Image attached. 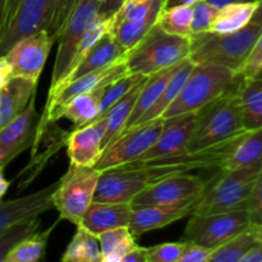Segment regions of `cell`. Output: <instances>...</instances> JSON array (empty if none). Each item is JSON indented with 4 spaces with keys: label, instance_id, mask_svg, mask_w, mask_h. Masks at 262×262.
Instances as JSON below:
<instances>
[{
    "label": "cell",
    "instance_id": "cell-1",
    "mask_svg": "<svg viewBox=\"0 0 262 262\" xmlns=\"http://www.w3.org/2000/svg\"><path fill=\"white\" fill-rule=\"evenodd\" d=\"M262 37L261 8L256 10L247 26L232 33L202 32L191 37L188 58L194 64L211 63L238 72L245 59Z\"/></svg>",
    "mask_w": 262,
    "mask_h": 262
},
{
    "label": "cell",
    "instance_id": "cell-21",
    "mask_svg": "<svg viewBox=\"0 0 262 262\" xmlns=\"http://www.w3.org/2000/svg\"><path fill=\"white\" fill-rule=\"evenodd\" d=\"M104 136L105 123L102 119L95 120L69 132L66 146L71 164L95 168L104 151Z\"/></svg>",
    "mask_w": 262,
    "mask_h": 262
},
{
    "label": "cell",
    "instance_id": "cell-24",
    "mask_svg": "<svg viewBox=\"0 0 262 262\" xmlns=\"http://www.w3.org/2000/svg\"><path fill=\"white\" fill-rule=\"evenodd\" d=\"M125 54H127V50L123 49L120 45H118V43L113 40L112 36L109 35V32L106 31V32L99 38V41L90 49V51L87 53V55L84 56L83 60H82L71 73L67 74V76L61 79L60 83L54 89V91L48 94V96H51L59 87L64 86V84L69 83V82L74 81V79L79 78V77L84 76V74L90 73V72H94L96 71V69H100L102 68V67L107 66V64H112L113 61L125 56Z\"/></svg>",
    "mask_w": 262,
    "mask_h": 262
},
{
    "label": "cell",
    "instance_id": "cell-27",
    "mask_svg": "<svg viewBox=\"0 0 262 262\" xmlns=\"http://www.w3.org/2000/svg\"><path fill=\"white\" fill-rule=\"evenodd\" d=\"M194 63L189 58L184 59L181 63L177 66L176 71L173 72L171 77L169 78V81L166 82L165 87H164L163 92L159 96V99L154 102L152 106L137 120L135 125L138 124H145V123L151 122L154 119H159L161 118L163 113L165 112L169 107V105L176 100V97L178 96V94L181 92L182 87H183L184 82L188 78L189 73L193 69Z\"/></svg>",
    "mask_w": 262,
    "mask_h": 262
},
{
    "label": "cell",
    "instance_id": "cell-12",
    "mask_svg": "<svg viewBox=\"0 0 262 262\" xmlns=\"http://www.w3.org/2000/svg\"><path fill=\"white\" fill-rule=\"evenodd\" d=\"M101 4L96 0H79L68 19L66 20L58 35V51H56L55 61L51 74V83L49 94L55 89L66 74L74 53L77 50L82 36L86 32L90 23L97 17L100 13Z\"/></svg>",
    "mask_w": 262,
    "mask_h": 262
},
{
    "label": "cell",
    "instance_id": "cell-23",
    "mask_svg": "<svg viewBox=\"0 0 262 262\" xmlns=\"http://www.w3.org/2000/svg\"><path fill=\"white\" fill-rule=\"evenodd\" d=\"M130 216L132 206L129 202H92L79 225L92 234L100 235L115 228L128 227Z\"/></svg>",
    "mask_w": 262,
    "mask_h": 262
},
{
    "label": "cell",
    "instance_id": "cell-15",
    "mask_svg": "<svg viewBox=\"0 0 262 262\" xmlns=\"http://www.w3.org/2000/svg\"><path fill=\"white\" fill-rule=\"evenodd\" d=\"M56 38L46 30L20 38L5 54L12 67L13 77L38 83L48 56Z\"/></svg>",
    "mask_w": 262,
    "mask_h": 262
},
{
    "label": "cell",
    "instance_id": "cell-16",
    "mask_svg": "<svg viewBox=\"0 0 262 262\" xmlns=\"http://www.w3.org/2000/svg\"><path fill=\"white\" fill-rule=\"evenodd\" d=\"M161 179L151 169H109L100 173L94 202H130L154 182Z\"/></svg>",
    "mask_w": 262,
    "mask_h": 262
},
{
    "label": "cell",
    "instance_id": "cell-44",
    "mask_svg": "<svg viewBox=\"0 0 262 262\" xmlns=\"http://www.w3.org/2000/svg\"><path fill=\"white\" fill-rule=\"evenodd\" d=\"M79 0H56L55 10H54V17L51 20V25L49 27L48 32L55 38H58L59 32H60L61 27L64 26L66 20L68 19L69 14L72 10L76 8L78 4Z\"/></svg>",
    "mask_w": 262,
    "mask_h": 262
},
{
    "label": "cell",
    "instance_id": "cell-54",
    "mask_svg": "<svg viewBox=\"0 0 262 262\" xmlns=\"http://www.w3.org/2000/svg\"><path fill=\"white\" fill-rule=\"evenodd\" d=\"M5 2H7V0H0V20H2V15H3V12H4Z\"/></svg>",
    "mask_w": 262,
    "mask_h": 262
},
{
    "label": "cell",
    "instance_id": "cell-49",
    "mask_svg": "<svg viewBox=\"0 0 262 262\" xmlns=\"http://www.w3.org/2000/svg\"><path fill=\"white\" fill-rule=\"evenodd\" d=\"M122 2L123 0H104L101 3V7H100V14L106 18L112 17L117 12L118 8L120 7Z\"/></svg>",
    "mask_w": 262,
    "mask_h": 262
},
{
    "label": "cell",
    "instance_id": "cell-6",
    "mask_svg": "<svg viewBox=\"0 0 262 262\" xmlns=\"http://www.w3.org/2000/svg\"><path fill=\"white\" fill-rule=\"evenodd\" d=\"M100 173L95 168L69 165L51 194L53 209L59 212V222L68 220L76 227L81 224L84 212L94 202Z\"/></svg>",
    "mask_w": 262,
    "mask_h": 262
},
{
    "label": "cell",
    "instance_id": "cell-35",
    "mask_svg": "<svg viewBox=\"0 0 262 262\" xmlns=\"http://www.w3.org/2000/svg\"><path fill=\"white\" fill-rule=\"evenodd\" d=\"M56 220L49 229L37 230L14 246L3 262H45L46 247L54 228L58 225Z\"/></svg>",
    "mask_w": 262,
    "mask_h": 262
},
{
    "label": "cell",
    "instance_id": "cell-8",
    "mask_svg": "<svg viewBox=\"0 0 262 262\" xmlns=\"http://www.w3.org/2000/svg\"><path fill=\"white\" fill-rule=\"evenodd\" d=\"M252 224L246 210L215 214H193L189 216L182 241L215 250L242 233Z\"/></svg>",
    "mask_w": 262,
    "mask_h": 262
},
{
    "label": "cell",
    "instance_id": "cell-48",
    "mask_svg": "<svg viewBox=\"0 0 262 262\" xmlns=\"http://www.w3.org/2000/svg\"><path fill=\"white\" fill-rule=\"evenodd\" d=\"M19 3L20 0H7V2H5L4 12H3L2 20H0V31H2L3 28L9 23V20L12 19L13 14H14L15 10H17Z\"/></svg>",
    "mask_w": 262,
    "mask_h": 262
},
{
    "label": "cell",
    "instance_id": "cell-4",
    "mask_svg": "<svg viewBox=\"0 0 262 262\" xmlns=\"http://www.w3.org/2000/svg\"><path fill=\"white\" fill-rule=\"evenodd\" d=\"M191 38L166 33L158 25L125 54L128 73L148 77L189 56Z\"/></svg>",
    "mask_w": 262,
    "mask_h": 262
},
{
    "label": "cell",
    "instance_id": "cell-46",
    "mask_svg": "<svg viewBox=\"0 0 262 262\" xmlns=\"http://www.w3.org/2000/svg\"><path fill=\"white\" fill-rule=\"evenodd\" d=\"M211 252V248H205L187 242L186 251L177 262H207Z\"/></svg>",
    "mask_w": 262,
    "mask_h": 262
},
{
    "label": "cell",
    "instance_id": "cell-43",
    "mask_svg": "<svg viewBox=\"0 0 262 262\" xmlns=\"http://www.w3.org/2000/svg\"><path fill=\"white\" fill-rule=\"evenodd\" d=\"M262 176L253 184L247 200L245 210L248 212L252 224L262 225Z\"/></svg>",
    "mask_w": 262,
    "mask_h": 262
},
{
    "label": "cell",
    "instance_id": "cell-55",
    "mask_svg": "<svg viewBox=\"0 0 262 262\" xmlns=\"http://www.w3.org/2000/svg\"><path fill=\"white\" fill-rule=\"evenodd\" d=\"M96 2H97V3H100V4H101V3L104 2V0H96Z\"/></svg>",
    "mask_w": 262,
    "mask_h": 262
},
{
    "label": "cell",
    "instance_id": "cell-28",
    "mask_svg": "<svg viewBox=\"0 0 262 262\" xmlns=\"http://www.w3.org/2000/svg\"><path fill=\"white\" fill-rule=\"evenodd\" d=\"M258 163H262V128L242 133L220 168L239 169Z\"/></svg>",
    "mask_w": 262,
    "mask_h": 262
},
{
    "label": "cell",
    "instance_id": "cell-2",
    "mask_svg": "<svg viewBox=\"0 0 262 262\" xmlns=\"http://www.w3.org/2000/svg\"><path fill=\"white\" fill-rule=\"evenodd\" d=\"M242 83V77L232 69L211 63L194 64L181 92L163 113L161 119L199 112L217 97L239 90Z\"/></svg>",
    "mask_w": 262,
    "mask_h": 262
},
{
    "label": "cell",
    "instance_id": "cell-42",
    "mask_svg": "<svg viewBox=\"0 0 262 262\" xmlns=\"http://www.w3.org/2000/svg\"><path fill=\"white\" fill-rule=\"evenodd\" d=\"M243 81L260 79L262 74V37L256 42L238 71Z\"/></svg>",
    "mask_w": 262,
    "mask_h": 262
},
{
    "label": "cell",
    "instance_id": "cell-41",
    "mask_svg": "<svg viewBox=\"0 0 262 262\" xmlns=\"http://www.w3.org/2000/svg\"><path fill=\"white\" fill-rule=\"evenodd\" d=\"M217 9L205 0H199L192 5V35L207 32L216 15Z\"/></svg>",
    "mask_w": 262,
    "mask_h": 262
},
{
    "label": "cell",
    "instance_id": "cell-47",
    "mask_svg": "<svg viewBox=\"0 0 262 262\" xmlns=\"http://www.w3.org/2000/svg\"><path fill=\"white\" fill-rule=\"evenodd\" d=\"M12 78V67H10L9 61L7 60L4 55L0 56V91L9 83Z\"/></svg>",
    "mask_w": 262,
    "mask_h": 262
},
{
    "label": "cell",
    "instance_id": "cell-39",
    "mask_svg": "<svg viewBox=\"0 0 262 262\" xmlns=\"http://www.w3.org/2000/svg\"><path fill=\"white\" fill-rule=\"evenodd\" d=\"M97 237H99L102 256L109 255V253L125 256L137 246L136 238L130 234L128 227L115 228V229L101 233Z\"/></svg>",
    "mask_w": 262,
    "mask_h": 262
},
{
    "label": "cell",
    "instance_id": "cell-40",
    "mask_svg": "<svg viewBox=\"0 0 262 262\" xmlns=\"http://www.w3.org/2000/svg\"><path fill=\"white\" fill-rule=\"evenodd\" d=\"M187 248V242H168L147 247V262H177Z\"/></svg>",
    "mask_w": 262,
    "mask_h": 262
},
{
    "label": "cell",
    "instance_id": "cell-52",
    "mask_svg": "<svg viewBox=\"0 0 262 262\" xmlns=\"http://www.w3.org/2000/svg\"><path fill=\"white\" fill-rule=\"evenodd\" d=\"M10 182L7 181L4 177V173H3V168H0V202L3 201L4 196L7 194L8 189H9Z\"/></svg>",
    "mask_w": 262,
    "mask_h": 262
},
{
    "label": "cell",
    "instance_id": "cell-50",
    "mask_svg": "<svg viewBox=\"0 0 262 262\" xmlns=\"http://www.w3.org/2000/svg\"><path fill=\"white\" fill-rule=\"evenodd\" d=\"M238 262H262V245L252 248Z\"/></svg>",
    "mask_w": 262,
    "mask_h": 262
},
{
    "label": "cell",
    "instance_id": "cell-51",
    "mask_svg": "<svg viewBox=\"0 0 262 262\" xmlns=\"http://www.w3.org/2000/svg\"><path fill=\"white\" fill-rule=\"evenodd\" d=\"M205 2L209 3L210 5L215 7L216 9H220V8L225 7V5L238 4V3H253L258 2V0H205Z\"/></svg>",
    "mask_w": 262,
    "mask_h": 262
},
{
    "label": "cell",
    "instance_id": "cell-14",
    "mask_svg": "<svg viewBox=\"0 0 262 262\" xmlns=\"http://www.w3.org/2000/svg\"><path fill=\"white\" fill-rule=\"evenodd\" d=\"M206 181L199 176L177 173L154 182L136 194L129 202L132 209L155 205H170L196 199L204 191Z\"/></svg>",
    "mask_w": 262,
    "mask_h": 262
},
{
    "label": "cell",
    "instance_id": "cell-20",
    "mask_svg": "<svg viewBox=\"0 0 262 262\" xmlns=\"http://www.w3.org/2000/svg\"><path fill=\"white\" fill-rule=\"evenodd\" d=\"M68 133L56 125V122L49 123L41 132L36 133L32 145V154L28 165L15 177L19 181V189L30 186L33 179L41 173L51 158L66 146Z\"/></svg>",
    "mask_w": 262,
    "mask_h": 262
},
{
    "label": "cell",
    "instance_id": "cell-25",
    "mask_svg": "<svg viewBox=\"0 0 262 262\" xmlns=\"http://www.w3.org/2000/svg\"><path fill=\"white\" fill-rule=\"evenodd\" d=\"M36 89L35 82L13 77L0 91V130L26 109L31 96L37 91Z\"/></svg>",
    "mask_w": 262,
    "mask_h": 262
},
{
    "label": "cell",
    "instance_id": "cell-19",
    "mask_svg": "<svg viewBox=\"0 0 262 262\" xmlns=\"http://www.w3.org/2000/svg\"><path fill=\"white\" fill-rule=\"evenodd\" d=\"M194 119L196 113L163 119V129L154 145L135 161H147L186 151L193 130Z\"/></svg>",
    "mask_w": 262,
    "mask_h": 262
},
{
    "label": "cell",
    "instance_id": "cell-30",
    "mask_svg": "<svg viewBox=\"0 0 262 262\" xmlns=\"http://www.w3.org/2000/svg\"><path fill=\"white\" fill-rule=\"evenodd\" d=\"M146 79L142 83L136 86L132 91L128 92L123 99L115 102L101 118H99V119L104 120L105 123V136L104 141H102V148H105L109 143H112L125 129L128 119H129L130 114L133 112V107H135L136 100H137Z\"/></svg>",
    "mask_w": 262,
    "mask_h": 262
},
{
    "label": "cell",
    "instance_id": "cell-26",
    "mask_svg": "<svg viewBox=\"0 0 262 262\" xmlns=\"http://www.w3.org/2000/svg\"><path fill=\"white\" fill-rule=\"evenodd\" d=\"M262 245V225L250 227L232 239L212 250L207 262H238L256 246Z\"/></svg>",
    "mask_w": 262,
    "mask_h": 262
},
{
    "label": "cell",
    "instance_id": "cell-37",
    "mask_svg": "<svg viewBox=\"0 0 262 262\" xmlns=\"http://www.w3.org/2000/svg\"><path fill=\"white\" fill-rule=\"evenodd\" d=\"M146 78H147V77L141 76V74L127 73L124 74V76L119 77L118 79H115V81H113L112 83L107 84V86L105 87L104 92H102L101 99H100L99 117H97V119L101 118L102 115L115 104V102H118L120 99H123L128 92L132 91L136 86L142 83Z\"/></svg>",
    "mask_w": 262,
    "mask_h": 262
},
{
    "label": "cell",
    "instance_id": "cell-34",
    "mask_svg": "<svg viewBox=\"0 0 262 262\" xmlns=\"http://www.w3.org/2000/svg\"><path fill=\"white\" fill-rule=\"evenodd\" d=\"M101 258L99 237L78 225L60 262H100Z\"/></svg>",
    "mask_w": 262,
    "mask_h": 262
},
{
    "label": "cell",
    "instance_id": "cell-22",
    "mask_svg": "<svg viewBox=\"0 0 262 262\" xmlns=\"http://www.w3.org/2000/svg\"><path fill=\"white\" fill-rule=\"evenodd\" d=\"M55 187L56 182L27 196L0 202V232L23 220L40 217L53 209L51 194Z\"/></svg>",
    "mask_w": 262,
    "mask_h": 262
},
{
    "label": "cell",
    "instance_id": "cell-10",
    "mask_svg": "<svg viewBox=\"0 0 262 262\" xmlns=\"http://www.w3.org/2000/svg\"><path fill=\"white\" fill-rule=\"evenodd\" d=\"M238 137L214 146V147L204 148V150L199 151H183V152L147 161H132V163H128L125 165L119 166V168L151 169V170L156 171L161 178H165L171 174L187 173V171L194 170V169L220 168L227 160L228 155H229L230 150H232L233 145Z\"/></svg>",
    "mask_w": 262,
    "mask_h": 262
},
{
    "label": "cell",
    "instance_id": "cell-36",
    "mask_svg": "<svg viewBox=\"0 0 262 262\" xmlns=\"http://www.w3.org/2000/svg\"><path fill=\"white\" fill-rule=\"evenodd\" d=\"M156 25L166 33L183 37L192 36V5H174L164 8Z\"/></svg>",
    "mask_w": 262,
    "mask_h": 262
},
{
    "label": "cell",
    "instance_id": "cell-53",
    "mask_svg": "<svg viewBox=\"0 0 262 262\" xmlns=\"http://www.w3.org/2000/svg\"><path fill=\"white\" fill-rule=\"evenodd\" d=\"M199 0H166L165 8L174 7V5H193Z\"/></svg>",
    "mask_w": 262,
    "mask_h": 262
},
{
    "label": "cell",
    "instance_id": "cell-45",
    "mask_svg": "<svg viewBox=\"0 0 262 262\" xmlns=\"http://www.w3.org/2000/svg\"><path fill=\"white\" fill-rule=\"evenodd\" d=\"M100 262H147V247H141L137 245L125 256L114 255V253L104 255Z\"/></svg>",
    "mask_w": 262,
    "mask_h": 262
},
{
    "label": "cell",
    "instance_id": "cell-9",
    "mask_svg": "<svg viewBox=\"0 0 262 262\" xmlns=\"http://www.w3.org/2000/svg\"><path fill=\"white\" fill-rule=\"evenodd\" d=\"M127 73L125 56H123V58L113 61L112 64H107L102 68L90 72V73L64 84V86L59 87L51 96H48V99H46L45 109H43L42 114L40 115L36 133L41 132L49 123L60 120L61 112L66 107V105L77 95L101 89V87L112 83L113 81Z\"/></svg>",
    "mask_w": 262,
    "mask_h": 262
},
{
    "label": "cell",
    "instance_id": "cell-11",
    "mask_svg": "<svg viewBox=\"0 0 262 262\" xmlns=\"http://www.w3.org/2000/svg\"><path fill=\"white\" fill-rule=\"evenodd\" d=\"M163 124L164 120L159 118L145 124L133 125L123 130L112 143L104 148L95 169L105 171L137 160L154 145L163 129Z\"/></svg>",
    "mask_w": 262,
    "mask_h": 262
},
{
    "label": "cell",
    "instance_id": "cell-18",
    "mask_svg": "<svg viewBox=\"0 0 262 262\" xmlns=\"http://www.w3.org/2000/svg\"><path fill=\"white\" fill-rule=\"evenodd\" d=\"M200 197V196H199ZM199 197L177 202L170 205H155L132 209V216L128 224L130 234L137 239L145 233L151 230L161 229L178 220L189 217L193 215L199 204Z\"/></svg>",
    "mask_w": 262,
    "mask_h": 262
},
{
    "label": "cell",
    "instance_id": "cell-13",
    "mask_svg": "<svg viewBox=\"0 0 262 262\" xmlns=\"http://www.w3.org/2000/svg\"><path fill=\"white\" fill-rule=\"evenodd\" d=\"M56 0H20L12 19L0 31V56L5 55L20 38L49 30Z\"/></svg>",
    "mask_w": 262,
    "mask_h": 262
},
{
    "label": "cell",
    "instance_id": "cell-33",
    "mask_svg": "<svg viewBox=\"0 0 262 262\" xmlns=\"http://www.w3.org/2000/svg\"><path fill=\"white\" fill-rule=\"evenodd\" d=\"M178 64H177V66H178ZM177 66L163 69V71L158 72V73H154L147 77L146 82L143 83L142 89H141L137 100H136L135 107H133V112L132 114H130L129 119H128L125 129L133 127V125L137 123V120L140 119V118L152 106L154 102L159 99V96H160L161 92H163L164 87H165L166 82L169 81V78L171 77L173 72L176 71Z\"/></svg>",
    "mask_w": 262,
    "mask_h": 262
},
{
    "label": "cell",
    "instance_id": "cell-17",
    "mask_svg": "<svg viewBox=\"0 0 262 262\" xmlns=\"http://www.w3.org/2000/svg\"><path fill=\"white\" fill-rule=\"evenodd\" d=\"M36 92L31 96L26 109L0 130V168L4 169L19 154L32 147L35 142L40 119L36 110Z\"/></svg>",
    "mask_w": 262,
    "mask_h": 262
},
{
    "label": "cell",
    "instance_id": "cell-38",
    "mask_svg": "<svg viewBox=\"0 0 262 262\" xmlns=\"http://www.w3.org/2000/svg\"><path fill=\"white\" fill-rule=\"evenodd\" d=\"M40 227V217H31V219L13 224L12 227L0 232V262L5 260L8 253L17 243L37 232Z\"/></svg>",
    "mask_w": 262,
    "mask_h": 262
},
{
    "label": "cell",
    "instance_id": "cell-31",
    "mask_svg": "<svg viewBox=\"0 0 262 262\" xmlns=\"http://www.w3.org/2000/svg\"><path fill=\"white\" fill-rule=\"evenodd\" d=\"M241 118L246 130L262 128V78L243 81L238 90Z\"/></svg>",
    "mask_w": 262,
    "mask_h": 262
},
{
    "label": "cell",
    "instance_id": "cell-5",
    "mask_svg": "<svg viewBox=\"0 0 262 262\" xmlns=\"http://www.w3.org/2000/svg\"><path fill=\"white\" fill-rule=\"evenodd\" d=\"M262 176V163L239 169L219 168L206 182L193 214H215L245 210L253 184Z\"/></svg>",
    "mask_w": 262,
    "mask_h": 262
},
{
    "label": "cell",
    "instance_id": "cell-32",
    "mask_svg": "<svg viewBox=\"0 0 262 262\" xmlns=\"http://www.w3.org/2000/svg\"><path fill=\"white\" fill-rule=\"evenodd\" d=\"M106 86L73 97L61 112L60 119L66 118L71 120L74 125V129L96 120L99 117L100 99Z\"/></svg>",
    "mask_w": 262,
    "mask_h": 262
},
{
    "label": "cell",
    "instance_id": "cell-29",
    "mask_svg": "<svg viewBox=\"0 0 262 262\" xmlns=\"http://www.w3.org/2000/svg\"><path fill=\"white\" fill-rule=\"evenodd\" d=\"M258 8H261V0L225 5L217 9L216 15L207 32L219 33V35L235 32L250 23Z\"/></svg>",
    "mask_w": 262,
    "mask_h": 262
},
{
    "label": "cell",
    "instance_id": "cell-3",
    "mask_svg": "<svg viewBox=\"0 0 262 262\" xmlns=\"http://www.w3.org/2000/svg\"><path fill=\"white\" fill-rule=\"evenodd\" d=\"M245 132L237 90L217 97L196 112L193 130L186 151L214 147Z\"/></svg>",
    "mask_w": 262,
    "mask_h": 262
},
{
    "label": "cell",
    "instance_id": "cell-7",
    "mask_svg": "<svg viewBox=\"0 0 262 262\" xmlns=\"http://www.w3.org/2000/svg\"><path fill=\"white\" fill-rule=\"evenodd\" d=\"M166 0H123L109 18L107 32L125 50H130L156 25Z\"/></svg>",
    "mask_w": 262,
    "mask_h": 262
}]
</instances>
